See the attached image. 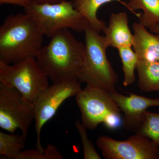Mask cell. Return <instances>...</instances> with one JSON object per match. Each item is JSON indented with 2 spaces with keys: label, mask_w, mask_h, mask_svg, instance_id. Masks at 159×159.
<instances>
[{
  "label": "cell",
  "mask_w": 159,
  "mask_h": 159,
  "mask_svg": "<svg viewBox=\"0 0 159 159\" xmlns=\"http://www.w3.org/2000/svg\"><path fill=\"white\" fill-rule=\"evenodd\" d=\"M84 53V44L66 29L51 37L35 58L47 77L56 83L79 80Z\"/></svg>",
  "instance_id": "cell-1"
},
{
  "label": "cell",
  "mask_w": 159,
  "mask_h": 159,
  "mask_svg": "<svg viewBox=\"0 0 159 159\" xmlns=\"http://www.w3.org/2000/svg\"><path fill=\"white\" fill-rule=\"evenodd\" d=\"M43 36L25 13L8 16L0 28V61L10 64L35 57L43 47Z\"/></svg>",
  "instance_id": "cell-2"
},
{
  "label": "cell",
  "mask_w": 159,
  "mask_h": 159,
  "mask_svg": "<svg viewBox=\"0 0 159 159\" xmlns=\"http://www.w3.org/2000/svg\"><path fill=\"white\" fill-rule=\"evenodd\" d=\"M84 32V56L79 80L113 93L116 91L118 77L107 56L109 47L104 36L90 25Z\"/></svg>",
  "instance_id": "cell-3"
},
{
  "label": "cell",
  "mask_w": 159,
  "mask_h": 159,
  "mask_svg": "<svg viewBox=\"0 0 159 159\" xmlns=\"http://www.w3.org/2000/svg\"><path fill=\"white\" fill-rule=\"evenodd\" d=\"M24 10L43 34L48 37L66 29L83 32L90 25L86 19L74 8L73 2L46 4L30 3L24 7Z\"/></svg>",
  "instance_id": "cell-4"
},
{
  "label": "cell",
  "mask_w": 159,
  "mask_h": 159,
  "mask_svg": "<svg viewBox=\"0 0 159 159\" xmlns=\"http://www.w3.org/2000/svg\"><path fill=\"white\" fill-rule=\"evenodd\" d=\"M48 79L35 57L12 65L0 61V82L15 89L32 103L49 86Z\"/></svg>",
  "instance_id": "cell-5"
},
{
  "label": "cell",
  "mask_w": 159,
  "mask_h": 159,
  "mask_svg": "<svg viewBox=\"0 0 159 159\" xmlns=\"http://www.w3.org/2000/svg\"><path fill=\"white\" fill-rule=\"evenodd\" d=\"M75 98L81 123L87 129L93 130L100 123L105 125L116 117L122 116L111 93L104 89L87 84Z\"/></svg>",
  "instance_id": "cell-6"
},
{
  "label": "cell",
  "mask_w": 159,
  "mask_h": 159,
  "mask_svg": "<svg viewBox=\"0 0 159 159\" xmlns=\"http://www.w3.org/2000/svg\"><path fill=\"white\" fill-rule=\"evenodd\" d=\"M33 120V103L15 89L0 82V127L10 133L20 129L27 136Z\"/></svg>",
  "instance_id": "cell-7"
},
{
  "label": "cell",
  "mask_w": 159,
  "mask_h": 159,
  "mask_svg": "<svg viewBox=\"0 0 159 159\" xmlns=\"http://www.w3.org/2000/svg\"><path fill=\"white\" fill-rule=\"evenodd\" d=\"M81 89V82L74 80L53 83L39 95L33 102L37 149H44L40 140L43 126L53 118L63 102L69 98L76 97Z\"/></svg>",
  "instance_id": "cell-8"
},
{
  "label": "cell",
  "mask_w": 159,
  "mask_h": 159,
  "mask_svg": "<svg viewBox=\"0 0 159 159\" xmlns=\"http://www.w3.org/2000/svg\"><path fill=\"white\" fill-rule=\"evenodd\" d=\"M96 144L107 159H158L159 147L150 139L135 134L125 141L100 136Z\"/></svg>",
  "instance_id": "cell-9"
},
{
  "label": "cell",
  "mask_w": 159,
  "mask_h": 159,
  "mask_svg": "<svg viewBox=\"0 0 159 159\" xmlns=\"http://www.w3.org/2000/svg\"><path fill=\"white\" fill-rule=\"evenodd\" d=\"M111 93L120 111L124 114L122 125L126 130L134 132L147 109L151 107L159 106L158 99H151L134 93L125 96L116 91Z\"/></svg>",
  "instance_id": "cell-10"
},
{
  "label": "cell",
  "mask_w": 159,
  "mask_h": 159,
  "mask_svg": "<svg viewBox=\"0 0 159 159\" xmlns=\"http://www.w3.org/2000/svg\"><path fill=\"white\" fill-rule=\"evenodd\" d=\"M102 31L109 48L118 49L133 47L134 36L129 26L128 16L126 12L121 11L111 14L108 25Z\"/></svg>",
  "instance_id": "cell-11"
},
{
  "label": "cell",
  "mask_w": 159,
  "mask_h": 159,
  "mask_svg": "<svg viewBox=\"0 0 159 159\" xmlns=\"http://www.w3.org/2000/svg\"><path fill=\"white\" fill-rule=\"evenodd\" d=\"M134 36L133 48L139 59L159 61V34L150 33L139 22L132 25Z\"/></svg>",
  "instance_id": "cell-12"
},
{
  "label": "cell",
  "mask_w": 159,
  "mask_h": 159,
  "mask_svg": "<svg viewBox=\"0 0 159 159\" xmlns=\"http://www.w3.org/2000/svg\"><path fill=\"white\" fill-rule=\"evenodd\" d=\"M124 6L136 14L146 28L159 25V0H128Z\"/></svg>",
  "instance_id": "cell-13"
},
{
  "label": "cell",
  "mask_w": 159,
  "mask_h": 159,
  "mask_svg": "<svg viewBox=\"0 0 159 159\" xmlns=\"http://www.w3.org/2000/svg\"><path fill=\"white\" fill-rule=\"evenodd\" d=\"M138 86L144 92H159V61L139 59Z\"/></svg>",
  "instance_id": "cell-14"
},
{
  "label": "cell",
  "mask_w": 159,
  "mask_h": 159,
  "mask_svg": "<svg viewBox=\"0 0 159 159\" xmlns=\"http://www.w3.org/2000/svg\"><path fill=\"white\" fill-rule=\"evenodd\" d=\"M114 1L125 5L122 0H74L73 2L74 8L86 19L91 27L100 33L107 25L105 22L98 19L97 11L102 5Z\"/></svg>",
  "instance_id": "cell-15"
},
{
  "label": "cell",
  "mask_w": 159,
  "mask_h": 159,
  "mask_svg": "<svg viewBox=\"0 0 159 159\" xmlns=\"http://www.w3.org/2000/svg\"><path fill=\"white\" fill-rule=\"evenodd\" d=\"M27 136L14 133L0 132V155L8 159H17L25 148Z\"/></svg>",
  "instance_id": "cell-16"
},
{
  "label": "cell",
  "mask_w": 159,
  "mask_h": 159,
  "mask_svg": "<svg viewBox=\"0 0 159 159\" xmlns=\"http://www.w3.org/2000/svg\"><path fill=\"white\" fill-rule=\"evenodd\" d=\"M124 74L123 85L125 87L133 84L136 80L135 70L137 69L139 57L132 47H124L117 49Z\"/></svg>",
  "instance_id": "cell-17"
},
{
  "label": "cell",
  "mask_w": 159,
  "mask_h": 159,
  "mask_svg": "<svg viewBox=\"0 0 159 159\" xmlns=\"http://www.w3.org/2000/svg\"><path fill=\"white\" fill-rule=\"evenodd\" d=\"M134 132L150 139L159 147V113L145 111Z\"/></svg>",
  "instance_id": "cell-18"
},
{
  "label": "cell",
  "mask_w": 159,
  "mask_h": 159,
  "mask_svg": "<svg viewBox=\"0 0 159 159\" xmlns=\"http://www.w3.org/2000/svg\"><path fill=\"white\" fill-rule=\"evenodd\" d=\"M63 156L54 145L48 144L42 151L38 149L23 150L17 159H62Z\"/></svg>",
  "instance_id": "cell-19"
},
{
  "label": "cell",
  "mask_w": 159,
  "mask_h": 159,
  "mask_svg": "<svg viewBox=\"0 0 159 159\" xmlns=\"http://www.w3.org/2000/svg\"><path fill=\"white\" fill-rule=\"evenodd\" d=\"M75 127L77 128L82 142L84 158V159H101L97 152L93 144L89 139L87 134V129L82 125L81 122L77 120L75 122Z\"/></svg>",
  "instance_id": "cell-20"
},
{
  "label": "cell",
  "mask_w": 159,
  "mask_h": 159,
  "mask_svg": "<svg viewBox=\"0 0 159 159\" xmlns=\"http://www.w3.org/2000/svg\"><path fill=\"white\" fill-rule=\"evenodd\" d=\"M29 0H0V4H11L25 7L30 3Z\"/></svg>",
  "instance_id": "cell-21"
},
{
  "label": "cell",
  "mask_w": 159,
  "mask_h": 159,
  "mask_svg": "<svg viewBox=\"0 0 159 159\" xmlns=\"http://www.w3.org/2000/svg\"><path fill=\"white\" fill-rule=\"evenodd\" d=\"M67 0H29L30 3L37 4H55Z\"/></svg>",
  "instance_id": "cell-22"
},
{
  "label": "cell",
  "mask_w": 159,
  "mask_h": 159,
  "mask_svg": "<svg viewBox=\"0 0 159 159\" xmlns=\"http://www.w3.org/2000/svg\"><path fill=\"white\" fill-rule=\"evenodd\" d=\"M149 29L153 33L159 34V25H155L149 28Z\"/></svg>",
  "instance_id": "cell-23"
},
{
  "label": "cell",
  "mask_w": 159,
  "mask_h": 159,
  "mask_svg": "<svg viewBox=\"0 0 159 159\" xmlns=\"http://www.w3.org/2000/svg\"></svg>",
  "instance_id": "cell-24"
}]
</instances>
